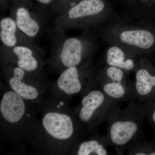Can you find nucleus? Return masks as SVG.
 Here are the masks:
<instances>
[{
	"instance_id": "nucleus-15",
	"label": "nucleus",
	"mask_w": 155,
	"mask_h": 155,
	"mask_svg": "<svg viewBox=\"0 0 155 155\" xmlns=\"http://www.w3.org/2000/svg\"><path fill=\"white\" fill-rule=\"evenodd\" d=\"M25 70L17 66H13L8 80L9 85L12 91L16 92L24 99L32 100L38 97V90L34 87L25 83Z\"/></svg>"
},
{
	"instance_id": "nucleus-19",
	"label": "nucleus",
	"mask_w": 155,
	"mask_h": 155,
	"mask_svg": "<svg viewBox=\"0 0 155 155\" xmlns=\"http://www.w3.org/2000/svg\"><path fill=\"white\" fill-rule=\"evenodd\" d=\"M37 1L43 5H47L51 2L53 0H37Z\"/></svg>"
},
{
	"instance_id": "nucleus-14",
	"label": "nucleus",
	"mask_w": 155,
	"mask_h": 155,
	"mask_svg": "<svg viewBox=\"0 0 155 155\" xmlns=\"http://www.w3.org/2000/svg\"><path fill=\"white\" fill-rule=\"evenodd\" d=\"M24 99L13 91L3 95L0 102V112L3 119L11 124L19 122L25 114Z\"/></svg>"
},
{
	"instance_id": "nucleus-12",
	"label": "nucleus",
	"mask_w": 155,
	"mask_h": 155,
	"mask_svg": "<svg viewBox=\"0 0 155 155\" xmlns=\"http://www.w3.org/2000/svg\"><path fill=\"white\" fill-rule=\"evenodd\" d=\"M106 44L103 58L104 65L120 68L129 73L133 72L139 58L141 56L119 45Z\"/></svg>"
},
{
	"instance_id": "nucleus-3",
	"label": "nucleus",
	"mask_w": 155,
	"mask_h": 155,
	"mask_svg": "<svg viewBox=\"0 0 155 155\" xmlns=\"http://www.w3.org/2000/svg\"><path fill=\"white\" fill-rule=\"evenodd\" d=\"M120 17L103 0H82L57 15L54 24L56 30L89 31L98 28Z\"/></svg>"
},
{
	"instance_id": "nucleus-4",
	"label": "nucleus",
	"mask_w": 155,
	"mask_h": 155,
	"mask_svg": "<svg viewBox=\"0 0 155 155\" xmlns=\"http://www.w3.org/2000/svg\"><path fill=\"white\" fill-rule=\"evenodd\" d=\"M96 37L89 31H84L79 36L68 37L65 31L54 29L52 58L64 70L91 62L97 48Z\"/></svg>"
},
{
	"instance_id": "nucleus-18",
	"label": "nucleus",
	"mask_w": 155,
	"mask_h": 155,
	"mask_svg": "<svg viewBox=\"0 0 155 155\" xmlns=\"http://www.w3.org/2000/svg\"><path fill=\"white\" fill-rule=\"evenodd\" d=\"M143 106L146 119L154 134L155 137V100L142 103Z\"/></svg>"
},
{
	"instance_id": "nucleus-10",
	"label": "nucleus",
	"mask_w": 155,
	"mask_h": 155,
	"mask_svg": "<svg viewBox=\"0 0 155 155\" xmlns=\"http://www.w3.org/2000/svg\"><path fill=\"white\" fill-rule=\"evenodd\" d=\"M47 15L35 13L25 7L20 6L11 16L15 20L19 30L33 40L42 32L47 21Z\"/></svg>"
},
{
	"instance_id": "nucleus-2",
	"label": "nucleus",
	"mask_w": 155,
	"mask_h": 155,
	"mask_svg": "<svg viewBox=\"0 0 155 155\" xmlns=\"http://www.w3.org/2000/svg\"><path fill=\"white\" fill-rule=\"evenodd\" d=\"M146 120L143 106L137 101L128 103L124 108L121 107L119 103L112 107L105 120L107 124L106 134L116 154H123L130 143L143 138Z\"/></svg>"
},
{
	"instance_id": "nucleus-9",
	"label": "nucleus",
	"mask_w": 155,
	"mask_h": 155,
	"mask_svg": "<svg viewBox=\"0 0 155 155\" xmlns=\"http://www.w3.org/2000/svg\"><path fill=\"white\" fill-rule=\"evenodd\" d=\"M42 124L48 134L58 140H67L73 137L78 140L82 134L80 122L63 113H47L43 118Z\"/></svg>"
},
{
	"instance_id": "nucleus-5",
	"label": "nucleus",
	"mask_w": 155,
	"mask_h": 155,
	"mask_svg": "<svg viewBox=\"0 0 155 155\" xmlns=\"http://www.w3.org/2000/svg\"><path fill=\"white\" fill-rule=\"evenodd\" d=\"M118 103L108 97L100 87L92 89L83 95L77 109L78 121L87 130H94L105 121L111 108Z\"/></svg>"
},
{
	"instance_id": "nucleus-7",
	"label": "nucleus",
	"mask_w": 155,
	"mask_h": 155,
	"mask_svg": "<svg viewBox=\"0 0 155 155\" xmlns=\"http://www.w3.org/2000/svg\"><path fill=\"white\" fill-rule=\"evenodd\" d=\"M97 69L92 61L69 67L61 72L57 80L61 90L68 95L84 94L92 89L99 87L97 79Z\"/></svg>"
},
{
	"instance_id": "nucleus-11",
	"label": "nucleus",
	"mask_w": 155,
	"mask_h": 155,
	"mask_svg": "<svg viewBox=\"0 0 155 155\" xmlns=\"http://www.w3.org/2000/svg\"><path fill=\"white\" fill-rule=\"evenodd\" d=\"M41 50L39 48L25 45H17L11 48L2 45L1 48L2 56L14 59L17 67L28 73L38 69L39 60L37 52Z\"/></svg>"
},
{
	"instance_id": "nucleus-17",
	"label": "nucleus",
	"mask_w": 155,
	"mask_h": 155,
	"mask_svg": "<svg viewBox=\"0 0 155 155\" xmlns=\"http://www.w3.org/2000/svg\"><path fill=\"white\" fill-rule=\"evenodd\" d=\"M125 151L128 155H155V137L149 140H136L127 146Z\"/></svg>"
},
{
	"instance_id": "nucleus-8",
	"label": "nucleus",
	"mask_w": 155,
	"mask_h": 155,
	"mask_svg": "<svg viewBox=\"0 0 155 155\" xmlns=\"http://www.w3.org/2000/svg\"><path fill=\"white\" fill-rule=\"evenodd\" d=\"M134 73V94L140 103L155 100V64L150 58H139Z\"/></svg>"
},
{
	"instance_id": "nucleus-13",
	"label": "nucleus",
	"mask_w": 155,
	"mask_h": 155,
	"mask_svg": "<svg viewBox=\"0 0 155 155\" xmlns=\"http://www.w3.org/2000/svg\"><path fill=\"white\" fill-rule=\"evenodd\" d=\"M0 40L2 45L13 48L19 45H25L39 48L31 39L22 33L11 16L3 17L0 20Z\"/></svg>"
},
{
	"instance_id": "nucleus-20",
	"label": "nucleus",
	"mask_w": 155,
	"mask_h": 155,
	"mask_svg": "<svg viewBox=\"0 0 155 155\" xmlns=\"http://www.w3.org/2000/svg\"><path fill=\"white\" fill-rule=\"evenodd\" d=\"M150 58L152 60V61H153L154 63V64H155V55L153 56L152 58Z\"/></svg>"
},
{
	"instance_id": "nucleus-1",
	"label": "nucleus",
	"mask_w": 155,
	"mask_h": 155,
	"mask_svg": "<svg viewBox=\"0 0 155 155\" xmlns=\"http://www.w3.org/2000/svg\"><path fill=\"white\" fill-rule=\"evenodd\" d=\"M95 29L97 37L106 44L119 45L139 56L155 55L154 25L120 16Z\"/></svg>"
},
{
	"instance_id": "nucleus-16",
	"label": "nucleus",
	"mask_w": 155,
	"mask_h": 155,
	"mask_svg": "<svg viewBox=\"0 0 155 155\" xmlns=\"http://www.w3.org/2000/svg\"><path fill=\"white\" fill-rule=\"evenodd\" d=\"M109 147L110 146L106 134L97 133L89 139L79 142L76 153L78 155H110L108 150Z\"/></svg>"
},
{
	"instance_id": "nucleus-6",
	"label": "nucleus",
	"mask_w": 155,
	"mask_h": 155,
	"mask_svg": "<svg viewBox=\"0 0 155 155\" xmlns=\"http://www.w3.org/2000/svg\"><path fill=\"white\" fill-rule=\"evenodd\" d=\"M129 73L114 67L104 65L97 69V79L100 88L106 95L118 102L137 101L134 81Z\"/></svg>"
}]
</instances>
